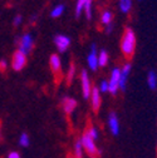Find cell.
<instances>
[{"mask_svg": "<svg viewBox=\"0 0 157 158\" xmlns=\"http://www.w3.org/2000/svg\"><path fill=\"white\" fill-rule=\"evenodd\" d=\"M121 50L127 59H131L136 50V34L131 28H126L121 39Z\"/></svg>", "mask_w": 157, "mask_h": 158, "instance_id": "obj_1", "label": "cell"}, {"mask_svg": "<svg viewBox=\"0 0 157 158\" xmlns=\"http://www.w3.org/2000/svg\"><path fill=\"white\" fill-rule=\"evenodd\" d=\"M82 146H83V149L87 152V154L91 157V158H98L101 156V151L97 148L95 146V141L92 139V137L88 134V132L86 131L84 134L82 135Z\"/></svg>", "mask_w": 157, "mask_h": 158, "instance_id": "obj_2", "label": "cell"}, {"mask_svg": "<svg viewBox=\"0 0 157 158\" xmlns=\"http://www.w3.org/2000/svg\"><path fill=\"white\" fill-rule=\"evenodd\" d=\"M27 65V55L23 54L22 52L16 50L13 54V59H11V68L15 72H20L24 69V67Z\"/></svg>", "mask_w": 157, "mask_h": 158, "instance_id": "obj_3", "label": "cell"}, {"mask_svg": "<svg viewBox=\"0 0 157 158\" xmlns=\"http://www.w3.org/2000/svg\"><path fill=\"white\" fill-rule=\"evenodd\" d=\"M120 75H121V69L120 68H114L111 73L109 81H108V92H111L112 94H116L120 89Z\"/></svg>", "mask_w": 157, "mask_h": 158, "instance_id": "obj_4", "label": "cell"}, {"mask_svg": "<svg viewBox=\"0 0 157 158\" xmlns=\"http://www.w3.org/2000/svg\"><path fill=\"white\" fill-rule=\"evenodd\" d=\"M33 36L30 34H24L22 38H20V42H19V47H18V50L22 52L23 54L28 55L30 54L32 49H33Z\"/></svg>", "mask_w": 157, "mask_h": 158, "instance_id": "obj_5", "label": "cell"}, {"mask_svg": "<svg viewBox=\"0 0 157 158\" xmlns=\"http://www.w3.org/2000/svg\"><path fill=\"white\" fill-rule=\"evenodd\" d=\"M81 85H82V93H83V98L88 99L91 98V92H92V84H91V79L88 75L87 70H82L81 73Z\"/></svg>", "mask_w": 157, "mask_h": 158, "instance_id": "obj_6", "label": "cell"}, {"mask_svg": "<svg viewBox=\"0 0 157 158\" xmlns=\"http://www.w3.org/2000/svg\"><path fill=\"white\" fill-rule=\"evenodd\" d=\"M54 44L58 49V52L61 53H64L68 50V48L70 47V39L67 36V35H57L54 38Z\"/></svg>", "mask_w": 157, "mask_h": 158, "instance_id": "obj_7", "label": "cell"}, {"mask_svg": "<svg viewBox=\"0 0 157 158\" xmlns=\"http://www.w3.org/2000/svg\"><path fill=\"white\" fill-rule=\"evenodd\" d=\"M49 65L52 72L55 74V77H62V62H61V58L58 54H52L49 58Z\"/></svg>", "mask_w": 157, "mask_h": 158, "instance_id": "obj_8", "label": "cell"}, {"mask_svg": "<svg viewBox=\"0 0 157 158\" xmlns=\"http://www.w3.org/2000/svg\"><path fill=\"white\" fill-rule=\"evenodd\" d=\"M108 128L113 135H117L120 133V121L114 112H111V114L108 115Z\"/></svg>", "mask_w": 157, "mask_h": 158, "instance_id": "obj_9", "label": "cell"}, {"mask_svg": "<svg viewBox=\"0 0 157 158\" xmlns=\"http://www.w3.org/2000/svg\"><path fill=\"white\" fill-rule=\"evenodd\" d=\"M91 102H92V109L93 112H98L101 107V92L97 87H92V92H91Z\"/></svg>", "mask_w": 157, "mask_h": 158, "instance_id": "obj_10", "label": "cell"}, {"mask_svg": "<svg viewBox=\"0 0 157 158\" xmlns=\"http://www.w3.org/2000/svg\"><path fill=\"white\" fill-rule=\"evenodd\" d=\"M62 107H63V110L66 112V114L69 115L77 108V101L70 97H63L62 98Z\"/></svg>", "mask_w": 157, "mask_h": 158, "instance_id": "obj_11", "label": "cell"}, {"mask_svg": "<svg viewBox=\"0 0 157 158\" xmlns=\"http://www.w3.org/2000/svg\"><path fill=\"white\" fill-rule=\"evenodd\" d=\"M131 68H132V67H131L129 63H126V64L121 68V75H120V89H121V90H125V89H126L127 79H128Z\"/></svg>", "mask_w": 157, "mask_h": 158, "instance_id": "obj_12", "label": "cell"}, {"mask_svg": "<svg viewBox=\"0 0 157 158\" xmlns=\"http://www.w3.org/2000/svg\"><path fill=\"white\" fill-rule=\"evenodd\" d=\"M87 62H88V65L92 70H97V68H98V54H97L95 44H92V47H91V53L87 58Z\"/></svg>", "mask_w": 157, "mask_h": 158, "instance_id": "obj_13", "label": "cell"}, {"mask_svg": "<svg viewBox=\"0 0 157 158\" xmlns=\"http://www.w3.org/2000/svg\"><path fill=\"white\" fill-rule=\"evenodd\" d=\"M147 85L151 89H156L157 88V74L155 70H150L147 74Z\"/></svg>", "mask_w": 157, "mask_h": 158, "instance_id": "obj_14", "label": "cell"}, {"mask_svg": "<svg viewBox=\"0 0 157 158\" xmlns=\"http://www.w3.org/2000/svg\"><path fill=\"white\" fill-rule=\"evenodd\" d=\"M118 6H120V10L123 14H128L132 9V0H120Z\"/></svg>", "mask_w": 157, "mask_h": 158, "instance_id": "obj_15", "label": "cell"}, {"mask_svg": "<svg viewBox=\"0 0 157 158\" xmlns=\"http://www.w3.org/2000/svg\"><path fill=\"white\" fill-rule=\"evenodd\" d=\"M108 59H109L108 53L104 49H102L100 54H98V67H106L108 63Z\"/></svg>", "mask_w": 157, "mask_h": 158, "instance_id": "obj_16", "label": "cell"}, {"mask_svg": "<svg viewBox=\"0 0 157 158\" xmlns=\"http://www.w3.org/2000/svg\"><path fill=\"white\" fill-rule=\"evenodd\" d=\"M112 19H113L112 13H111L109 10H104V11L102 13V15H101V23H102L103 25H108V24L112 23Z\"/></svg>", "mask_w": 157, "mask_h": 158, "instance_id": "obj_17", "label": "cell"}, {"mask_svg": "<svg viewBox=\"0 0 157 158\" xmlns=\"http://www.w3.org/2000/svg\"><path fill=\"white\" fill-rule=\"evenodd\" d=\"M74 157L75 158H82L83 157V146H82L81 139H77V142L74 144Z\"/></svg>", "mask_w": 157, "mask_h": 158, "instance_id": "obj_18", "label": "cell"}, {"mask_svg": "<svg viewBox=\"0 0 157 158\" xmlns=\"http://www.w3.org/2000/svg\"><path fill=\"white\" fill-rule=\"evenodd\" d=\"M64 5L63 4H59V5H57L55 8H53V10L50 11V16L52 18H59L62 14H63V11H64Z\"/></svg>", "mask_w": 157, "mask_h": 158, "instance_id": "obj_19", "label": "cell"}, {"mask_svg": "<svg viewBox=\"0 0 157 158\" xmlns=\"http://www.w3.org/2000/svg\"><path fill=\"white\" fill-rule=\"evenodd\" d=\"M86 2H87V0H78V2H77V5H75V16L77 18H79L82 11L84 10Z\"/></svg>", "mask_w": 157, "mask_h": 158, "instance_id": "obj_20", "label": "cell"}, {"mask_svg": "<svg viewBox=\"0 0 157 158\" xmlns=\"http://www.w3.org/2000/svg\"><path fill=\"white\" fill-rule=\"evenodd\" d=\"M19 144H20L22 147H28L30 144V138L27 133H22L20 138H19Z\"/></svg>", "mask_w": 157, "mask_h": 158, "instance_id": "obj_21", "label": "cell"}, {"mask_svg": "<svg viewBox=\"0 0 157 158\" xmlns=\"http://www.w3.org/2000/svg\"><path fill=\"white\" fill-rule=\"evenodd\" d=\"M74 73H75V65H74V63H72V64L69 65V70H68V75H67V82H68V84L72 83L73 78H74Z\"/></svg>", "mask_w": 157, "mask_h": 158, "instance_id": "obj_22", "label": "cell"}, {"mask_svg": "<svg viewBox=\"0 0 157 158\" xmlns=\"http://www.w3.org/2000/svg\"><path fill=\"white\" fill-rule=\"evenodd\" d=\"M86 13V16L87 19H91L92 18V0H87L86 2V5H84V10Z\"/></svg>", "mask_w": 157, "mask_h": 158, "instance_id": "obj_23", "label": "cell"}, {"mask_svg": "<svg viewBox=\"0 0 157 158\" xmlns=\"http://www.w3.org/2000/svg\"><path fill=\"white\" fill-rule=\"evenodd\" d=\"M87 132H88V134L92 137L93 141H97V139H98V135H100V134H98V129H97L94 126H89V128L87 129Z\"/></svg>", "mask_w": 157, "mask_h": 158, "instance_id": "obj_24", "label": "cell"}, {"mask_svg": "<svg viewBox=\"0 0 157 158\" xmlns=\"http://www.w3.org/2000/svg\"><path fill=\"white\" fill-rule=\"evenodd\" d=\"M100 92L101 93H107L108 92V89H109V87H108V82L107 81H102L101 82V85H100Z\"/></svg>", "mask_w": 157, "mask_h": 158, "instance_id": "obj_25", "label": "cell"}, {"mask_svg": "<svg viewBox=\"0 0 157 158\" xmlns=\"http://www.w3.org/2000/svg\"><path fill=\"white\" fill-rule=\"evenodd\" d=\"M8 69V62L5 59H2L0 60V72H5Z\"/></svg>", "mask_w": 157, "mask_h": 158, "instance_id": "obj_26", "label": "cell"}, {"mask_svg": "<svg viewBox=\"0 0 157 158\" xmlns=\"http://www.w3.org/2000/svg\"><path fill=\"white\" fill-rule=\"evenodd\" d=\"M20 23H22V15H16L14 18V25L18 27V25H20Z\"/></svg>", "mask_w": 157, "mask_h": 158, "instance_id": "obj_27", "label": "cell"}, {"mask_svg": "<svg viewBox=\"0 0 157 158\" xmlns=\"http://www.w3.org/2000/svg\"><path fill=\"white\" fill-rule=\"evenodd\" d=\"M8 158H20V154H19L18 152H10Z\"/></svg>", "mask_w": 157, "mask_h": 158, "instance_id": "obj_28", "label": "cell"}, {"mask_svg": "<svg viewBox=\"0 0 157 158\" xmlns=\"http://www.w3.org/2000/svg\"><path fill=\"white\" fill-rule=\"evenodd\" d=\"M112 29H113V24H112V23L108 24V25H106V31H107V33H111Z\"/></svg>", "mask_w": 157, "mask_h": 158, "instance_id": "obj_29", "label": "cell"}, {"mask_svg": "<svg viewBox=\"0 0 157 158\" xmlns=\"http://www.w3.org/2000/svg\"><path fill=\"white\" fill-rule=\"evenodd\" d=\"M0 137H2V121H0Z\"/></svg>", "mask_w": 157, "mask_h": 158, "instance_id": "obj_30", "label": "cell"}, {"mask_svg": "<svg viewBox=\"0 0 157 158\" xmlns=\"http://www.w3.org/2000/svg\"><path fill=\"white\" fill-rule=\"evenodd\" d=\"M67 158H75V157H74V156H72V154H68V156H67Z\"/></svg>", "mask_w": 157, "mask_h": 158, "instance_id": "obj_31", "label": "cell"}]
</instances>
